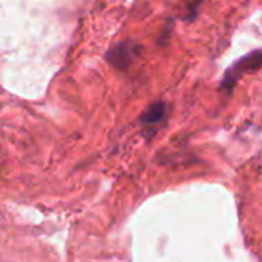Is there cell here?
<instances>
[{
    "label": "cell",
    "instance_id": "7a4b0ae2",
    "mask_svg": "<svg viewBox=\"0 0 262 262\" xmlns=\"http://www.w3.org/2000/svg\"><path fill=\"white\" fill-rule=\"evenodd\" d=\"M140 45L134 43V41H121L114 45L107 54H106V60L118 71H124L127 69L132 61L135 60V57L140 54Z\"/></svg>",
    "mask_w": 262,
    "mask_h": 262
},
{
    "label": "cell",
    "instance_id": "3957f363",
    "mask_svg": "<svg viewBox=\"0 0 262 262\" xmlns=\"http://www.w3.org/2000/svg\"><path fill=\"white\" fill-rule=\"evenodd\" d=\"M164 117H166V103L157 101L144 111V114L141 115V123L144 126H154L161 123Z\"/></svg>",
    "mask_w": 262,
    "mask_h": 262
},
{
    "label": "cell",
    "instance_id": "6da1fadb",
    "mask_svg": "<svg viewBox=\"0 0 262 262\" xmlns=\"http://www.w3.org/2000/svg\"><path fill=\"white\" fill-rule=\"evenodd\" d=\"M262 63V52L261 49H256L253 52H250L249 55L239 58L235 64H232V68H229L224 74L223 78V88L227 91H232L235 88V84L238 83V80L244 75V72H252V71H258L261 68Z\"/></svg>",
    "mask_w": 262,
    "mask_h": 262
},
{
    "label": "cell",
    "instance_id": "277c9868",
    "mask_svg": "<svg viewBox=\"0 0 262 262\" xmlns=\"http://www.w3.org/2000/svg\"><path fill=\"white\" fill-rule=\"evenodd\" d=\"M203 0H186V11L189 12V20H192L198 14V8Z\"/></svg>",
    "mask_w": 262,
    "mask_h": 262
}]
</instances>
